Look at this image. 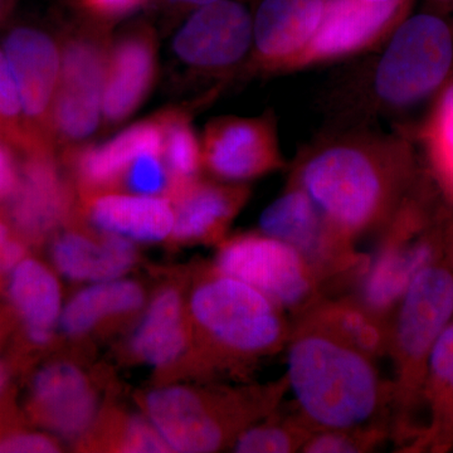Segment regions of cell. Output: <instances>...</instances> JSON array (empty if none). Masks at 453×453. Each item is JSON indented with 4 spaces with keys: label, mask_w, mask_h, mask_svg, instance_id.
I'll use <instances>...</instances> for the list:
<instances>
[{
    "label": "cell",
    "mask_w": 453,
    "mask_h": 453,
    "mask_svg": "<svg viewBox=\"0 0 453 453\" xmlns=\"http://www.w3.org/2000/svg\"><path fill=\"white\" fill-rule=\"evenodd\" d=\"M286 380L303 417L321 431L363 428L383 405L372 357L315 327L292 339Z\"/></svg>",
    "instance_id": "6da1fadb"
},
{
    "label": "cell",
    "mask_w": 453,
    "mask_h": 453,
    "mask_svg": "<svg viewBox=\"0 0 453 453\" xmlns=\"http://www.w3.org/2000/svg\"><path fill=\"white\" fill-rule=\"evenodd\" d=\"M453 71V27L423 12L396 29L381 57L375 88L386 103L410 106L437 91Z\"/></svg>",
    "instance_id": "7a4b0ae2"
},
{
    "label": "cell",
    "mask_w": 453,
    "mask_h": 453,
    "mask_svg": "<svg viewBox=\"0 0 453 453\" xmlns=\"http://www.w3.org/2000/svg\"><path fill=\"white\" fill-rule=\"evenodd\" d=\"M189 309L199 327L235 353H271L288 336L282 309L232 277L219 275L203 282L193 292Z\"/></svg>",
    "instance_id": "3957f363"
},
{
    "label": "cell",
    "mask_w": 453,
    "mask_h": 453,
    "mask_svg": "<svg viewBox=\"0 0 453 453\" xmlns=\"http://www.w3.org/2000/svg\"><path fill=\"white\" fill-rule=\"evenodd\" d=\"M303 188L342 234H353L380 216L386 196L383 175L368 155L335 146L312 157L301 174Z\"/></svg>",
    "instance_id": "277c9868"
},
{
    "label": "cell",
    "mask_w": 453,
    "mask_h": 453,
    "mask_svg": "<svg viewBox=\"0 0 453 453\" xmlns=\"http://www.w3.org/2000/svg\"><path fill=\"white\" fill-rule=\"evenodd\" d=\"M217 271L247 283L282 310L308 305L318 276L296 250L266 234L229 241L220 249Z\"/></svg>",
    "instance_id": "5b68a950"
},
{
    "label": "cell",
    "mask_w": 453,
    "mask_h": 453,
    "mask_svg": "<svg viewBox=\"0 0 453 453\" xmlns=\"http://www.w3.org/2000/svg\"><path fill=\"white\" fill-rule=\"evenodd\" d=\"M101 41L96 35L79 33L62 50L52 124L67 142L88 138L100 122L109 58Z\"/></svg>",
    "instance_id": "8992f818"
},
{
    "label": "cell",
    "mask_w": 453,
    "mask_h": 453,
    "mask_svg": "<svg viewBox=\"0 0 453 453\" xmlns=\"http://www.w3.org/2000/svg\"><path fill=\"white\" fill-rule=\"evenodd\" d=\"M3 50L16 79L23 118L31 124L33 144L50 146L61 53L47 33L32 27H18L9 33Z\"/></svg>",
    "instance_id": "52a82bcc"
},
{
    "label": "cell",
    "mask_w": 453,
    "mask_h": 453,
    "mask_svg": "<svg viewBox=\"0 0 453 453\" xmlns=\"http://www.w3.org/2000/svg\"><path fill=\"white\" fill-rule=\"evenodd\" d=\"M452 273L429 265L399 301L393 342L402 377L428 359L438 336L452 323Z\"/></svg>",
    "instance_id": "ba28073f"
},
{
    "label": "cell",
    "mask_w": 453,
    "mask_h": 453,
    "mask_svg": "<svg viewBox=\"0 0 453 453\" xmlns=\"http://www.w3.org/2000/svg\"><path fill=\"white\" fill-rule=\"evenodd\" d=\"M262 234L288 243L305 258L316 275L332 273L350 262L344 234L325 217L305 190L286 193L262 211Z\"/></svg>",
    "instance_id": "9c48e42d"
},
{
    "label": "cell",
    "mask_w": 453,
    "mask_h": 453,
    "mask_svg": "<svg viewBox=\"0 0 453 453\" xmlns=\"http://www.w3.org/2000/svg\"><path fill=\"white\" fill-rule=\"evenodd\" d=\"M252 32L251 17L242 4L219 0L196 8L175 35L174 50L187 64L222 67L247 52Z\"/></svg>",
    "instance_id": "30bf717a"
},
{
    "label": "cell",
    "mask_w": 453,
    "mask_h": 453,
    "mask_svg": "<svg viewBox=\"0 0 453 453\" xmlns=\"http://www.w3.org/2000/svg\"><path fill=\"white\" fill-rule=\"evenodd\" d=\"M145 410L170 452H216L225 442L222 422L196 390L180 386L151 390Z\"/></svg>",
    "instance_id": "8fae6325"
},
{
    "label": "cell",
    "mask_w": 453,
    "mask_h": 453,
    "mask_svg": "<svg viewBox=\"0 0 453 453\" xmlns=\"http://www.w3.org/2000/svg\"><path fill=\"white\" fill-rule=\"evenodd\" d=\"M32 401L40 421L65 440L83 436L96 418V393L81 369L71 363L41 369L33 380Z\"/></svg>",
    "instance_id": "7c38bea8"
},
{
    "label": "cell",
    "mask_w": 453,
    "mask_h": 453,
    "mask_svg": "<svg viewBox=\"0 0 453 453\" xmlns=\"http://www.w3.org/2000/svg\"><path fill=\"white\" fill-rule=\"evenodd\" d=\"M12 196L11 219L22 234L32 238L50 234L73 208L70 187L59 174L49 149H33Z\"/></svg>",
    "instance_id": "4fadbf2b"
},
{
    "label": "cell",
    "mask_w": 453,
    "mask_h": 453,
    "mask_svg": "<svg viewBox=\"0 0 453 453\" xmlns=\"http://www.w3.org/2000/svg\"><path fill=\"white\" fill-rule=\"evenodd\" d=\"M157 73V53L149 32L122 37L107 58L103 113L109 122L129 118L150 91Z\"/></svg>",
    "instance_id": "5bb4252c"
},
{
    "label": "cell",
    "mask_w": 453,
    "mask_h": 453,
    "mask_svg": "<svg viewBox=\"0 0 453 453\" xmlns=\"http://www.w3.org/2000/svg\"><path fill=\"white\" fill-rule=\"evenodd\" d=\"M404 3L325 0L323 19L306 49L309 56L327 58L360 49L395 19Z\"/></svg>",
    "instance_id": "9a60e30c"
},
{
    "label": "cell",
    "mask_w": 453,
    "mask_h": 453,
    "mask_svg": "<svg viewBox=\"0 0 453 453\" xmlns=\"http://www.w3.org/2000/svg\"><path fill=\"white\" fill-rule=\"evenodd\" d=\"M205 163L223 179L244 180L273 168V139L258 121L229 119L211 125L205 135Z\"/></svg>",
    "instance_id": "2e32d148"
},
{
    "label": "cell",
    "mask_w": 453,
    "mask_h": 453,
    "mask_svg": "<svg viewBox=\"0 0 453 453\" xmlns=\"http://www.w3.org/2000/svg\"><path fill=\"white\" fill-rule=\"evenodd\" d=\"M146 154L163 155V130L157 118L127 127L105 144L76 149L71 160L80 183L88 190H100L125 178L131 164Z\"/></svg>",
    "instance_id": "e0dca14e"
},
{
    "label": "cell",
    "mask_w": 453,
    "mask_h": 453,
    "mask_svg": "<svg viewBox=\"0 0 453 453\" xmlns=\"http://www.w3.org/2000/svg\"><path fill=\"white\" fill-rule=\"evenodd\" d=\"M434 244L426 240L392 241L372 257L362 281V305L380 316L399 303L416 276L432 265Z\"/></svg>",
    "instance_id": "ac0fdd59"
},
{
    "label": "cell",
    "mask_w": 453,
    "mask_h": 453,
    "mask_svg": "<svg viewBox=\"0 0 453 453\" xmlns=\"http://www.w3.org/2000/svg\"><path fill=\"white\" fill-rule=\"evenodd\" d=\"M88 217L104 234L131 242H160L174 228V207L163 196H98L88 203Z\"/></svg>",
    "instance_id": "d6986e66"
},
{
    "label": "cell",
    "mask_w": 453,
    "mask_h": 453,
    "mask_svg": "<svg viewBox=\"0 0 453 453\" xmlns=\"http://www.w3.org/2000/svg\"><path fill=\"white\" fill-rule=\"evenodd\" d=\"M52 259L61 275L81 282L121 279L136 261L134 242L119 235L106 234L95 240L77 231L56 238Z\"/></svg>",
    "instance_id": "ffe728a7"
},
{
    "label": "cell",
    "mask_w": 453,
    "mask_h": 453,
    "mask_svg": "<svg viewBox=\"0 0 453 453\" xmlns=\"http://www.w3.org/2000/svg\"><path fill=\"white\" fill-rule=\"evenodd\" d=\"M324 9L325 0H261L253 23L258 52L277 61L306 49Z\"/></svg>",
    "instance_id": "44dd1931"
},
{
    "label": "cell",
    "mask_w": 453,
    "mask_h": 453,
    "mask_svg": "<svg viewBox=\"0 0 453 453\" xmlns=\"http://www.w3.org/2000/svg\"><path fill=\"white\" fill-rule=\"evenodd\" d=\"M9 297L25 323L29 340L37 345L47 344L64 310L55 273L35 259L23 258L11 271Z\"/></svg>",
    "instance_id": "7402d4cb"
},
{
    "label": "cell",
    "mask_w": 453,
    "mask_h": 453,
    "mask_svg": "<svg viewBox=\"0 0 453 453\" xmlns=\"http://www.w3.org/2000/svg\"><path fill=\"white\" fill-rule=\"evenodd\" d=\"M180 295L173 288L159 292L151 301L131 339V349L140 360L153 366L177 362L187 349Z\"/></svg>",
    "instance_id": "603a6c76"
},
{
    "label": "cell",
    "mask_w": 453,
    "mask_h": 453,
    "mask_svg": "<svg viewBox=\"0 0 453 453\" xmlns=\"http://www.w3.org/2000/svg\"><path fill=\"white\" fill-rule=\"evenodd\" d=\"M142 303L139 283L122 279L92 282L65 303L59 326L65 335H85L105 319L136 311Z\"/></svg>",
    "instance_id": "cb8c5ba5"
},
{
    "label": "cell",
    "mask_w": 453,
    "mask_h": 453,
    "mask_svg": "<svg viewBox=\"0 0 453 453\" xmlns=\"http://www.w3.org/2000/svg\"><path fill=\"white\" fill-rule=\"evenodd\" d=\"M175 240L199 241L219 232L234 216L238 196L231 190L213 186L189 183L175 190Z\"/></svg>",
    "instance_id": "d4e9b609"
},
{
    "label": "cell",
    "mask_w": 453,
    "mask_h": 453,
    "mask_svg": "<svg viewBox=\"0 0 453 453\" xmlns=\"http://www.w3.org/2000/svg\"><path fill=\"white\" fill-rule=\"evenodd\" d=\"M306 326L315 327L357 349L369 357H377L388 348L389 338L380 316L360 303H332L311 312Z\"/></svg>",
    "instance_id": "484cf974"
},
{
    "label": "cell",
    "mask_w": 453,
    "mask_h": 453,
    "mask_svg": "<svg viewBox=\"0 0 453 453\" xmlns=\"http://www.w3.org/2000/svg\"><path fill=\"white\" fill-rule=\"evenodd\" d=\"M163 130V157L174 188L192 183L202 162V149L186 116L169 111L157 116Z\"/></svg>",
    "instance_id": "4316f807"
},
{
    "label": "cell",
    "mask_w": 453,
    "mask_h": 453,
    "mask_svg": "<svg viewBox=\"0 0 453 453\" xmlns=\"http://www.w3.org/2000/svg\"><path fill=\"white\" fill-rule=\"evenodd\" d=\"M426 144L438 177L453 193V81L447 86L432 113Z\"/></svg>",
    "instance_id": "83f0119b"
},
{
    "label": "cell",
    "mask_w": 453,
    "mask_h": 453,
    "mask_svg": "<svg viewBox=\"0 0 453 453\" xmlns=\"http://www.w3.org/2000/svg\"><path fill=\"white\" fill-rule=\"evenodd\" d=\"M310 434L290 422H270L246 429L235 440L238 453H291L303 449Z\"/></svg>",
    "instance_id": "f1b7e54d"
},
{
    "label": "cell",
    "mask_w": 453,
    "mask_h": 453,
    "mask_svg": "<svg viewBox=\"0 0 453 453\" xmlns=\"http://www.w3.org/2000/svg\"><path fill=\"white\" fill-rule=\"evenodd\" d=\"M125 179L127 187L140 196H160L170 188H174L163 155L146 154L138 157L131 164Z\"/></svg>",
    "instance_id": "f546056e"
},
{
    "label": "cell",
    "mask_w": 453,
    "mask_h": 453,
    "mask_svg": "<svg viewBox=\"0 0 453 453\" xmlns=\"http://www.w3.org/2000/svg\"><path fill=\"white\" fill-rule=\"evenodd\" d=\"M22 118V105L16 79L4 50H0V125L12 138L29 146L31 142L28 135L19 125Z\"/></svg>",
    "instance_id": "4dcf8cb0"
},
{
    "label": "cell",
    "mask_w": 453,
    "mask_h": 453,
    "mask_svg": "<svg viewBox=\"0 0 453 453\" xmlns=\"http://www.w3.org/2000/svg\"><path fill=\"white\" fill-rule=\"evenodd\" d=\"M375 434L357 429H323L309 436L301 451L306 453H356L365 451L377 440Z\"/></svg>",
    "instance_id": "1f68e13d"
},
{
    "label": "cell",
    "mask_w": 453,
    "mask_h": 453,
    "mask_svg": "<svg viewBox=\"0 0 453 453\" xmlns=\"http://www.w3.org/2000/svg\"><path fill=\"white\" fill-rule=\"evenodd\" d=\"M120 451L153 453L170 452V449L149 419L131 418L122 434Z\"/></svg>",
    "instance_id": "d6a6232c"
},
{
    "label": "cell",
    "mask_w": 453,
    "mask_h": 453,
    "mask_svg": "<svg viewBox=\"0 0 453 453\" xmlns=\"http://www.w3.org/2000/svg\"><path fill=\"white\" fill-rule=\"evenodd\" d=\"M427 363L434 380L453 395V323L438 336L429 351Z\"/></svg>",
    "instance_id": "836d02e7"
},
{
    "label": "cell",
    "mask_w": 453,
    "mask_h": 453,
    "mask_svg": "<svg viewBox=\"0 0 453 453\" xmlns=\"http://www.w3.org/2000/svg\"><path fill=\"white\" fill-rule=\"evenodd\" d=\"M59 449L52 438L40 434H17L0 440V453H53Z\"/></svg>",
    "instance_id": "e575fe53"
},
{
    "label": "cell",
    "mask_w": 453,
    "mask_h": 453,
    "mask_svg": "<svg viewBox=\"0 0 453 453\" xmlns=\"http://www.w3.org/2000/svg\"><path fill=\"white\" fill-rule=\"evenodd\" d=\"M82 7L98 17L113 18L124 16L135 11L146 0H79Z\"/></svg>",
    "instance_id": "d590c367"
},
{
    "label": "cell",
    "mask_w": 453,
    "mask_h": 453,
    "mask_svg": "<svg viewBox=\"0 0 453 453\" xmlns=\"http://www.w3.org/2000/svg\"><path fill=\"white\" fill-rule=\"evenodd\" d=\"M25 257V249L17 241L11 240L9 229L0 220V273L12 271Z\"/></svg>",
    "instance_id": "8d00e7d4"
},
{
    "label": "cell",
    "mask_w": 453,
    "mask_h": 453,
    "mask_svg": "<svg viewBox=\"0 0 453 453\" xmlns=\"http://www.w3.org/2000/svg\"><path fill=\"white\" fill-rule=\"evenodd\" d=\"M18 181L19 178L13 157L4 145L0 144V201L16 192Z\"/></svg>",
    "instance_id": "74e56055"
},
{
    "label": "cell",
    "mask_w": 453,
    "mask_h": 453,
    "mask_svg": "<svg viewBox=\"0 0 453 453\" xmlns=\"http://www.w3.org/2000/svg\"><path fill=\"white\" fill-rule=\"evenodd\" d=\"M173 4L184 5V7L201 8L203 5L219 2V0H168Z\"/></svg>",
    "instance_id": "f35d334b"
},
{
    "label": "cell",
    "mask_w": 453,
    "mask_h": 453,
    "mask_svg": "<svg viewBox=\"0 0 453 453\" xmlns=\"http://www.w3.org/2000/svg\"><path fill=\"white\" fill-rule=\"evenodd\" d=\"M5 383H7V372L4 366L0 365V392L4 388Z\"/></svg>",
    "instance_id": "ab89813d"
},
{
    "label": "cell",
    "mask_w": 453,
    "mask_h": 453,
    "mask_svg": "<svg viewBox=\"0 0 453 453\" xmlns=\"http://www.w3.org/2000/svg\"><path fill=\"white\" fill-rule=\"evenodd\" d=\"M12 0H0V16L4 13L5 11L9 8V4H11Z\"/></svg>",
    "instance_id": "60d3db41"
},
{
    "label": "cell",
    "mask_w": 453,
    "mask_h": 453,
    "mask_svg": "<svg viewBox=\"0 0 453 453\" xmlns=\"http://www.w3.org/2000/svg\"><path fill=\"white\" fill-rule=\"evenodd\" d=\"M372 3H392V2H405V0H366Z\"/></svg>",
    "instance_id": "b9f144b4"
},
{
    "label": "cell",
    "mask_w": 453,
    "mask_h": 453,
    "mask_svg": "<svg viewBox=\"0 0 453 453\" xmlns=\"http://www.w3.org/2000/svg\"><path fill=\"white\" fill-rule=\"evenodd\" d=\"M449 2L453 5V0H449Z\"/></svg>",
    "instance_id": "7bdbcfd3"
}]
</instances>
